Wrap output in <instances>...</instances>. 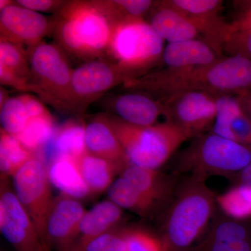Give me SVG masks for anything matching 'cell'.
<instances>
[{
	"mask_svg": "<svg viewBox=\"0 0 251 251\" xmlns=\"http://www.w3.org/2000/svg\"><path fill=\"white\" fill-rule=\"evenodd\" d=\"M125 85L166 96L192 90L214 95H239L251 90V59L243 54H231L202 67L166 68L131 79Z\"/></svg>",
	"mask_w": 251,
	"mask_h": 251,
	"instance_id": "cell-1",
	"label": "cell"
},
{
	"mask_svg": "<svg viewBox=\"0 0 251 251\" xmlns=\"http://www.w3.org/2000/svg\"><path fill=\"white\" fill-rule=\"evenodd\" d=\"M204 181L191 176L173 195L160 237L166 251L191 250L210 227L216 197Z\"/></svg>",
	"mask_w": 251,
	"mask_h": 251,
	"instance_id": "cell-2",
	"label": "cell"
},
{
	"mask_svg": "<svg viewBox=\"0 0 251 251\" xmlns=\"http://www.w3.org/2000/svg\"><path fill=\"white\" fill-rule=\"evenodd\" d=\"M52 24L63 50L82 59L108 53L118 23L102 1H74L64 4Z\"/></svg>",
	"mask_w": 251,
	"mask_h": 251,
	"instance_id": "cell-3",
	"label": "cell"
},
{
	"mask_svg": "<svg viewBox=\"0 0 251 251\" xmlns=\"http://www.w3.org/2000/svg\"><path fill=\"white\" fill-rule=\"evenodd\" d=\"M105 116L131 166L158 170L184 142L193 138L168 122L140 126L127 123L116 115Z\"/></svg>",
	"mask_w": 251,
	"mask_h": 251,
	"instance_id": "cell-4",
	"label": "cell"
},
{
	"mask_svg": "<svg viewBox=\"0 0 251 251\" xmlns=\"http://www.w3.org/2000/svg\"><path fill=\"white\" fill-rule=\"evenodd\" d=\"M164 43L143 18H128L115 27L108 53L128 80L140 77L162 59Z\"/></svg>",
	"mask_w": 251,
	"mask_h": 251,
	"instance_id": "cell-5",
	"label": "cell"
},
{
	"mask_svg": "<svg viewBox=\"0 0 251 251\" xmlns=\"http://www.w3.org/2000/svg\"><path fill=\"white\" fill-rule=\"evenodd\" d=\"M181 153L176 172L205 180L211 175L232 176L251 162V151L240 144L211 133L198 135Z\"/></svg>",
	"mask_w": 251,
	"mask_h": 251,
	"instance_id": "cell-6",
	"label": "cell"
},
{
	"mask_svg": "<svg viewBox=\"0 0 251 251\" xmlns=\"http://www.w3.org/2000/svg\"><path fill=\"white\" fill-rule=\"evenodd\" d=\"M29 61L33 85L42 98L61 108H80L72 89L74 70L60 47L41 42L31 51Z\"/></svg>",
	"mask_w": 251,
	"mask_h": 251,
	"instance_id": "cell-7",
	"label": "cell"
},
{
	"mask_svg": "<svg viewBox=\"0 0 251 251\" xmlns=\"http://www.w3.org/2000/svg\"><path fill=\"white\" fill-rule=\"evenodd\" d=\"M13 188L29 214L43 242L46 244V219L54 197L46 168L37 156L26 162L12 176ZM47 246V245H46Z\"/></svg>",
	"mask_w": 251,
	"mask_h": 251,
	"instance_id": "cell-8",
	"label": "cell"
},
{
	"mask_svg": "<svg viewBox=\"0 0 251 251\" xmlns=\"http://www.w3.org/2000/svg\"><path fill=\"white\" fill-rule=\"evenodd\" d=\"M162 105L167 121L193 137L214 124L216 95L202 91H185L166 96Z\"/></svg>",
	"mask_w": 251,
	"mask_h": 251,
	"instance_id": "cell-9",
	"label": "cell"
},
{
	"mask_svg": "<svg viewBox=\"0 0 251 251\" xmlns=\"http://www.w3.org/2000/svg\"><path fill=\"white\" fill-rule=\"evenodd\" d=\"M52 28L40 13L20 6L9 5L0 12L1 41L11 43L22 50L29 59L31 51Z\"/></svg>",
	"mask_w": 251,
	"mask_h": 251,
	"instance_id": "cell-10",
	"label": "cell"
},
{
	"mask_svg": "<svg viewBox=\"0 0 251 251\" xmlns=\"http://www.w3.org/2000/svg\"><path fill=\"white\" fill-rule=\"evenodd\" d=\"M80 200L67 195L54 197L45 226L46 245L56 251H65L86 212Z\"/></svg>",
	"mask_w": 251,
	"mask_h": 251,
	"instance_id": "cell-11",
	"label": "cell"
},
{
	"mask_svg": "<svg viewBox=\"0 0 251 251\" xmlns=\"http://www.w3.org/2000/svg\"><path fill=\"white\" fill-rule=\"evenodd\" d=\"M128 80L116 64L108 61L90 60L74 69L72 85L81 104Z\"/></svg>",
	"mask_w": 251,
	"mask_h": 251,
	"instance_id": "cell-12",
	"label": "cell"
},
{
	"mask_svg": "<svg viewBox=\"0 0 251 251\" xmlns=\"http://www.w3.org/2000/svg\"><path fill=\"white\" fill-rule=\"evenodd\" d=\"M123 210L108 199L97 203L90 210L86 211L65 251H85L94 239L120 227L124 217Z\"/></svg>",
	"mask_w": 251,
	"mask_h": 251,
	"instance_id": "cell-13",
	"label": "cell"
},
{
	"mask_svg": "<svg viewBox=\"0 0 251 251\" xmlns=\"http://www.w3.org/2000/svg\"><path fill=\"white\" fill-rule=\"evenodd\" d=\"M216 106L213 133L251 151V122L237 98L227 94L216 95Z\"/></svg>",
	"mask_w": 251,
	"mask_h": 251,
	"instance_id": "cell-14",
	"label": "cell"
},
{
	"mask_svg": "<svg viewBox=\"0 0 251 251\" xmlns=\"http://www.w3.org/2000/svg\"><path fill=\"white\" fill-rule=\"evenodd\" d=\"M190 251H251V229L237 220H220Z\"/></svg>",
	"mask_w": 251,
	"mask_h": 251,
	"instance_id": "cell-15",
	"label": "cell"
},
{
	"mask_svg": "<svg viewBox=\"0 0 251 251\" xmlns=\"http://www.w3.org/2000/svg\"><path fill=\"white\" fill-rule=\"evenodd\" d=\"M149 24L168 44L198 39L201 31L187 16L168 1L155 3Z\"/></svg>",
	"mask_w": 251,
	"mask_h": 251,
	"instance_id": "cell-16",
	"label": "cell"
},
{
	"mask_svg": "<svg viewBox=\"0 0 251 251\" xmlns=\"http://www.w3.org/2000/svg\"><path fill=\"white\" fill-rule=\"evenodd\" d=\"M85 144L89 153L112 162L122 171L130 166L120 140L105 115H99L86 125Z\"/></svg>",
	"mask_w": 251,
	"mask_h": 251,
	"instance_id": "cell-17",
	"label": "cell"
},
{
	"mask_svg": "<svg viewBox=\"0 0 251 251\" xmlns=\"http://www.w3.org/2000/svg\"><path fill=\"white\" fill-rule=\"evenodd\" d=\"M217 52L214 46L203 39H191L167 44L162 59L169 69L202 67L218 60Z\"/></svg>",
	"mask_w": 251,
	"mask_h": 251,
	"instance_id": "cell-18",
	"label": "cell"
},
{
	"mask_svg": "<svg viewBox=\"0 0 251 251\" xmlns=\"http://www.w3.org/2000/svg\"><path fill=\"white\" fill-rule=\"evenodd\" d=\"M0 80L1 85L18 90L36 92L27 54L18 46L5 41H0Z\"/></svg>",
	"mask_w": 251,
	"mask_h": 251,
	"instance_id": "cell-19",
	"label": "cell"
},
{
	"mask_svg": "<svg viewBox=\"0 0 251 251\" xmlns=\"http://www.w3.org/2000/svg\"><path fill=\"white\" fill-rule=\"evenodd\" d=\"M120 176L161 208L169 204L175 193L170 177L158 170L130 165L122 171Z\"/></svg>",
	"mask_w": 251,
	"mask_h": 251,
	"instance_id": "cell-20",
	"label": "cell"
},
{
	"mask_svg": "<svg viewBox=\"0 0 251 251\" xmlns=\"http://www.w3.org/2000/svg\"><path fill=\"white\" fill-rule=\"evenodd\" d=\"M114 110L123 121L140 126L156 125L158 117L163 114L161 103L138 93L120 96L114 103Z\"/></svg>",
	"mask_w": 251,
	"mask_h": 251,
	"instance_id": "cell-21",
	"label": "cell"
},
{
	"mask_svg": "<svg viewBox=\"0 0 251 251\" xmlns=\"http://www.w3.org/2000/svg\"><path fill=\"white\" fill-rule=\"evenodd\" d=\"M48 173L51 185L62 194L77 200L90 195V190L79 171L76 160L74 158H54L49 165Z\"/></svg>",
	"mask_w": 251,
	"mask_h": 251,
	"instance_id": "cell-22",
	"label": "cell"
},
{
	"mask_svg": "<svg viewBox=\"0 0 251 251\" xmlns=\"http://www.w3.org/2000/svg\"><path fill=\"white\" fill-rule=\"evenodd\" d=\"M77 167L91 194L108 191L122 170L117 165L87 151L76 159Z\"/></svg>",
	"mask_w": 251,
	"mask_h": 251,
	"instance_id": "cell-23",
	"label": "cell"
},
{
	"mask_svg": "<svg viewBox=\"0 0 251 251\" xmlns=\"http://www.w3.org/2000/svg\"><path fill=\"white\" fill-rule=\"evenodd\" d=\"M85 128L83 122L72 120L56 129L50 142L52 160L59 157H70L76 160L87 153Z\"/></svg>",
	"mask_w": 251,
	"mask_h": 251,
	"instance_id": "cell-24",
	"label": "cell"
},
{
	"mask_svg": "<svg viewBox=\"0 0 251 251\" xmlns=\"http://www.w3.org/2000/svg\"><path fill=\"white\" fill-rule=\"evenodd\" d=\"M107 193L108 199L122 209L132 211L143 218L151 217L161 208L121 176L113 181Z\"/></svg>",
	"mask_w": 251,
	"mask_h": 251,
	"instance_id": "cell-25",
	"label": "cell"
},
{
	"mask_svg": "<svg viewBox=\"0 0 251 251\" xmlns=\"http://www.w3.org/2000/svg\"><path fill=\"white\" fill-rule=\"evenodd\" d=\"M0 230L16 251H50L34 228H27L0 210Z\"/></svg>",
	"mask_w": 251,
	"mask_h": 251,
	"instance_id": "cell-26",
	"label": "cell"
},
{
	"mask_svg": "<svg viewBox=\"0 0 251 251\" xmlns=\"http://www.w3.org/2000/svg\"><path fill=\"white\" fill-rule=\"evenodd\" d=\"M36 155L21 143L15 135L0 130V171L4 176H14L29 159Z\"/></svg>",
	"mask_w": 251,
	"mask_h": 251,
	"instance_id": "cell-27",
	"label": "cell"
},
{
	"mask_svg": "<svg viewBox=\"0 0 251 251\" xmlns=\"http://www.w3.org/2000/svg\"><path fill=\"white\" fill-rule=\"evenodd\" d=\"M54 131L53 119L48 112L42 116L31 119L24 129L15 136L25 148L35 153L51 141Z\"/></svg>",
	"mask_w": 251,
	"mask_h": 251,
	"instance_id": "cell-28",
	"label": "cell"
},
{
	"mask_svg": "<svg viewBox=\"0 0 251 251\" xmlns=\"http://www.w3.org/2000/svg\"><path fill=\"white\" fill-rule=\"evenodd\" d=\"M237 19L229 24L224 47L232 52L251 59V2L247 3Z\"/></svg>",
	"mask_w": 251,
	"mask_h": 251,
	"instance_id": "cell-29",
	"label": "cell"
},
{
	"mask_svg": "<svg viewBox=\"0 0 251 251\" xmlns=\"http://www.w3.org/2000/svg\"><path fill=\"white\" fill-rule=\"evenodd\" d=\"M216 204L226 216L241 221L251 217V187L236 185L216 198Z\"/></svg>",
	"mask_w": 251,
	"mask_h": 251,
	"instance_id": "cell-30",
	"label": "cell"
},
{
	"mask_svg": "<svg viewBox=\"0 0 251 251\" xmlns=\"http://www.w3.org/2000/svg\"><path fill=\"white\" fill-rule=\"evenodd\" d=\"M0 108L1 128L11 135L19 134L31 119L21 95L8 99Z\"/></svg>",
	"mask_w": 251,
	"mask_h": 251,
	"instance_id": "cell-31",
	"label": "cell"
},
{
	"mask_svg": "<svg viewBox=\"0 0 251 251\" xmlns=\"http://www.w3.org/2000/svg\"><path fill=\"white\" fill-rule=\"evenodd\" d=\"M126 251H166L161 237L142 227H125Z\"/></svg>",
	"mask_w": 251,
	"mask_h": 251,
	"instance_id": "cell-32",
	"label": "cell"
},
{
	"mask_svg": "<svg viewBox=\"0 0 251 251\" xmlns=\"http://www.w3.org/2000/svg\"><path fill=\"white\" fill-rule=\"evenodd\" d=\"M105 2L119 23L128 18H143L155 4L150 0H114Z\"/></svg>",
	"mask_w": 251,
	"mask_h": 251,
	"instance_id": "cell-33",
	"label": "cell"
},
{
	"mask_svg": "<svg viewBox=\"0 0 251 251\" xmlns=\"http://www.w3.org/2000/svg\"><path fill=\"white\" fill-rule=\"evenodd\" d=\"M126 246L125 227H118L94 239L85 251H126Z\"/></svg>",
	"mask_w": 251,
	"mask_h": 251,
	"instance_id": "cell-34",
	"label": "cell"
},
{
	"mask_svg": "<svg viewBox=\"0 0 251 251\" xmlns=\"http://www.w3.org/2000/svg\"><path fill=\"white\" fill-rule=\"evenodd\" d=\"M16 2L23 7L38 13L50 11L62 4V1L52 0H18Z\"/></svg>",
	"mask_w": 251,
	"mask_h": 251,
	"instance_id": "cell-35",
	"label": "cell"
},
{
	"mask_svg": "<svg viewBox=\"0 0 251 251\" xmlns=\"http://www.w3.org/2000/svg\"><path fill=\"white\" fill-rule=\"evenodd\" d=\"M232 176H234L237 182L236 185H244L251 187V162L243 168L242 171Z\"/></svg>",
	"mask_w": 251,
	"mask_h": 251,
	"instance_id": "cell-36",
	"label": "cell"
},
{
	"mask_svg": "<svg viewBox=\"0 0 251 251\" xmlns=\"http://www.w3.org/2000/svg\"><path fill=\"white\" fill-rule=\"evenodd\" d=\"M12 4L13 1H8V0H1V1H0V11L4 9L5 8L7 7L9 5Z\"/></svg>",
	"mask_w": 251,
	"mask_h": 251,
	"instance_id": "cell-37",
	"label": "cell"
}]
</instances>
